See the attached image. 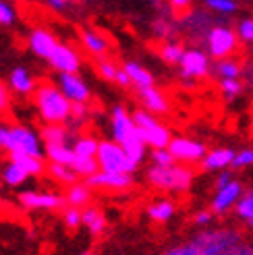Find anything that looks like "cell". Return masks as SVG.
Instances as JSON below:
<instances>
[{"label":"cell","mask_w":253,"mask_h":255,"mask_svg":"<svg viewBox=\"0 0 253 255\" xmlns=\"http://www.w3.org/2000/svg\"><path fill=\"white\" fill-rule=\"evenodd\" d=\"M243 233L231 226H218V228H199L189 241L179 245H172L162 255H222L226 249L241 243Z\"/></svg>","instance_id":"obj_1"},{"label":"cell","mask_w":253,"mask_h":255,"mask_svg":"<svg viewBox=\"0 0 253 255\" xmlns=\"http://www.w3.org/2000/svg\"><path fill=\"white\" fill-rule=\"evenodd\" d=\"M33 102L44 125H65L67 121H71L73 102L65 96L60 85L52 81L40 83L33 92Z\"/></svg>","instance_id":"obj_2"},{"label":"cell","mask_w":253,"mask_h":255,"mask_svg":"<svg viewBox=\"0 0 253 255\" xmlns=\"http://www.w3.org/2000/svg\"><path fill=\"white\" fill-rule=\"evenodd\" d=\"M147 183L158 189L164 191V193H185V191L191 189L195 172L187 166V164H172V166H151L145 172Z\"/></svg>","instance_id":"obj_3"},{"label":"cell","mask_w":253,"mask_h":255,"mask_svg":"<svg viewBox=\"0 0 253 255\" xmlns=\"http://www.w3.org/2000/svg\"><path fill=\"white\" fill-rule=\"evenodd\" d=\"M133 114V121L137 125L139 133H141L143 141L147 147L151 149H160V147H168L172 141V133L166 125H162L158 121L156 114H151L145 108H137L131 112Z\"/></svg>","instance_id":"obj_4"},{"label":"cell","mask_w":253,"mask_h":255,"mask_svg":"<svg viewBox=\"0 0 253 255\" xmlns=\"http://www.w3.org/2000/svg\"><path fill=\"white\" fill-rule=\"evenodd\" d=\"M239 44H241V40H239L235 27H231V25H214L204 40L206 52L214 60L235 56L239 50Z\"/></svg>","instance_id":"obj_5"},{"label":"cell","mask_w":253,"mask_h":255,"mask_svg":"<svg viewBox=\"0 0 253 255\" xmlns=\"http://www.w3.org/2000/svg\"><path fill=\"white\" fill-rule=\"evenodd\" d=\"M96 160L100 164V170H106V172L135 174V170L139 168L137 164L126 156L123 145L117 143L115 139H102V141H100V149H98Z\"/></svg>","instance_id":"obj_6"},{"label":"cell","mask_w":253,"mask_h":255,"mask_svg":"<svg viewBox=\"0 0 253 255\" xmlns=\"http://www.w3.org/2000/svg\"><path fill=\"white\" fill-rule=\"evenodd\" d=\"M8 154H27L35 158L46 156V145L40 133H35L31 127L25 125H10V149Z\"/></svg>","instance_id":"obj_7"},{"label":"cell","mask_w":253,"mask_h":255,"mask_svg":"<svg viewBox=\"0 0 253 255\" xmlns=\"http://www.w3.org/2000/svg\"><path fill=\"white\" fill-rule=\"evenodd\" d=\"M179 75L187 83L206 79L208 75H212V56L206 52V50H201L199 46L187 48L185 56L179 65Z\"/></svg>","instance_id":"obj_8"},{"label":"cell","mask_w":253,"mask_h":255,"mask_svg":"<svg viewBox=\"0 0 253 255\" xmlns=\"http://www.w3.org/2000/svg\"><path fill=\"white\" fill-rule=\"evenodd\" d=\"M19 206L23 210H40V212H54V210H65L67 208V199L65 195L56 193V191H21L19 197Z\"/></svg>","instance_id":"obj_9"},{"label":"cell","mask_w":253,"mask_h":255,"mask_svg":"<svg viewBox=\"0 0 253 255\" xmlns=\"http://www.w3.org/2000/svg\"><path fill=\"white\" fill-rule=\"evenodd\" d=\"M170 154L174 156V160L179 164H197L206 158L208 154V147L204 141H197V139L191 137H172V141L168 145Z\"/></svg>","instance_id":"obj_10"},{"label":"cell","mask_w":253,"mask_h":255,"mask_svg":"<svg viewBox=\"0 0 253 255\" xmlns=\"http://www.w3.org/2000/svg\"><path fill=\"white\" fill-rule=\"evenodd\" d=\"M110 133H112V139L121 145L126 141V139H131L133 135L139 133L137 125L133 121V114L123 104H117L110 112Z\"/></svg>","instance_id":"obj_11"},{"label":"cell","mask_w":253,"mask_h":255,"mask_svg":"<svg viewBox=\"0 0 253 255\" xmlns=\"http://www.w3.org/2000/svg\"><path fill=\"white\" fill-rule=\"evenodd\" d=\"M245 189H243V183L241 181H231L226 187L222 189H216V193L212 197V203H210V210L216 214V216H224L229 214L231 210H235V206L239 203V199L243 197Z\"/></svg>","instance_id":"obj_12"},{"label":"cell","mask_w":253,"mask_h":255,"mask_svg":"<svg viewBox=\"0 0 253 255\" xmlns=\"http://www.w3.org/2000/svg\"><path fill=\"white\" fill-rule=\"evenodd\" d=\"M85 183L92 189H104V191H126L135 185L133 174L126 172H106V170H98L90 178H85Z\"/></svg>","instance_id":"obj_13"},{"label":"cell","mask_w":253,"mask_h":255,"mask_svg":"<svg viewBox=\"0 0 253 255\" xmlns=\"http://www.w3.org/2000/svg\"><path fill=\"white\" fill-rule=\"evenodd\" d=\"M58 85L73 104H87L92 98L90 85L79 73H58Z\"/></svg>","instance_id":"obj_14"},{"label":"cell","mask_w":253,"mask_h":255,"mask_svg":"<svg viewBox=\"0 0 253 255\" xmlns=\"http://www.w3.org/2000/svg\"><path fill=\"white\" fill-rule=\"evenodd\" d=\"M27 44H29V50L37 56V58H44V60H50V56L54 54L56 46L60 44L56 40V35L46 29V27H33L29 31V37H27Z\"/></svg>","instance_id":"obj_15"},{"label":"cell","mask_w":253,"mask_h":255,"mask_svg":"<svg viewBox=\"0 0 253 255\" xmlns=\"http://www.w3.org/2000/svg\"><path fill=\"white\" fill-rule=\"evenodd\" d=\"M50 67L58 73H79L81 69V54L69 44H58L54 54L50 56Z\"/></svg>","instance_id":"obj_16"},{"label":"cell","mask_w":253,"mask_h":255,"mask_svg":"<svg viewBox=\"0 0 253 255\" xmlns=\"http://www.w3.org/2000/svg\"><path fill=\"white\" fill-rule=\"evenodd\" d=\"M183 29L189 33V37H193V40H206L208 31L214 27V21H212V15L206 10H191L183 15Z\"/></svg>","instance_id":"obj_17"},{"label":"cell","mask_w":253,"mask_h":255,"mask_svg":"<svg viewBox=\"0 0 253 255\" xmlns=\"http://www.w3.org/2000/svg\"><path fill=\"white\" fill-rule=\"evenodd\" d=\"M137 96H139V102H141V108L149 110L151 114L156 117H164V114L170 112V100L168 96L158 89L156 85L154 87H145V89H137Z\"/></svg>","instance_id":"obj_18"},{"label":"cell","mask_w":253,"mask_h":255,"mask_svg":"<svg viewBox=\"0 0 253 255\" xmlns=\"http://www.w3.org/2000/svg\"><path fill=\"white\" fill-rule=\"evenodd\" d=\"M237 151L233 147H214L210 149L206 158L201 160V170L206 172H220L226 168H233V162H235Z\"/></svg>","instance_id":"obj_19"},{"label":"cell","mask_w":253,"mask_h":255,"mask_svg":"<svg viewBox=\"0 0 253 255\" xmlns=\"http://www.w3.org/2000/svg\"><path fill=\"white\" fill-rule=\"evenodd\" d=\"M8 87L17 96H31L37 89V81L27 67H15L8 75Z\"/></svg>","instance_id":"obj_20"},{"label":"cell","mask_w":253,"mask_h":255,"mask_svg":"<svg viewBox=\"0 0 253 255\" xmlns=\"http://www.w3.org/2000/svg\"><path fill=\"white\" fill-rule=\"evenodd\" d=\"M81 44L83 48L90 52L92 56L96 58H104L108 54V50H110V42H108V37L104 33H100L96 29H81Z\"/></svg>","instance_id":"obj_21"},{"label":"cell","mask_w":253,"mask_h":255,"mask_svg":"<svg viewBox=\"0 0 253 255\" xmlns=\"http://www.w3.org/2000/svg\"><path fill=\"white\" fill-rule=\"evenodd\" d=\"M147 218L151 222H156V224H166L174 218V214H176V203L172 199H166V197H162V199H156V201H151L149 206H147Z\"/></svg>","instance_id":"obj_22"},{"label":"cell","mask_w":253,"mask_h":255,"mask_svg":"<svg viewBox=\"0 0 253 255\" xmlns=\"http://www.w3.org/2000/svg\"><path fill=\"white\" fill-rule=\"evenodd\" d=\"M123 69L129 73V77H131V83L135 89H145V87H154V75L149 73V69H145L141 62H137V60H126L123 62Z\"/></svg>","instance_id":"obj_23"},{"label":"cell","mask_w":253,"mask_h":255,"mask_svg":"<svg viewBox=\"0 0 253 255\" xmlns=\"http://www.w3.org/2000/svg\"><path fill=\"white\" fill-rule=\"evenodd\" d=\"M212 75H216L218 81L220 79H243V62L235 56L216 60L212 65Z\"/></svg>","instance_id":"obj_24"},{"label":"cell","mask_w":253,"mask_h":255,"mask_svg":"<svg viewBox=\"0 0 253 255\" xmlns=\"http://www.w3.org/2000/svg\"><path fill=\"white\" fill-rule=\"evenodd\" d=\"M65 199H67V206H73V208H87L90 206V201H92V187L87 185L85 181L83 183H73L67 187L65 191Z\"/></svg>","instance_id":"obj_25"},{"label":"cell","mask_w":253,"mask_h":255,"mask_svg":"<svg viewBox=\"0 0 253 255\" xmlns=\"http://www.w3.org/2000/svg\"><path fill=\"white\" fill-rule=\"evenodd\" d=\"M83 226L87 228V233H90L92 237H102L106 226H108L104 212L100 208H96V206L83 208Z\"/></svg>","instance_id":"obj_26"},{"label":"cell","mask_w":253,"mask_h":255,"mask_svg":"<svg viewBox=\"0 0 253 255\" xmlns=\"http://www.w3.org/2000/svg\"><path fill=\"white\" fill-rule=\"evenodd\" d=\"M46 158L54 164L73 166V162L77 160V154H75L71 143H52V145H46Z\"/></svg>","instance_id":"obj_27"},{"label":"cell","mask_w":253,"mask_h":255,"mask_svg":"<svg viewBox=\"0 0 253 255\" xmlns=\"http://www.w3.org/2000/svg\"><path fill=\"white\" fill-rule=\"evenodd\" d=\"M40 137L44 145H52V143H69L73 133L65 125H44L40 129Z\"/></svg>","instance_id":"obj_28"},{"label":"cell","mask_w":253,"mask_h":255,"mask_svg":"<svg viewBox=\"0 0 253 255\" xmlns=\"http://www.w3.org/2000/svg\"><path fill=\"white\" fill-rule=\"evenodd\" d=\"M185 46L181 42H176V40H168V42H164L160 48H158V56L166 62V65H176L179 67L181 65V60L185 56Z\"/></svg>","instance_id":"obj_29"},{"label":"cell","mask_w":253,"mask_h":255,"mask_svg":"<svg viewBox=\"0 0 253 255\" xmlns=\"http://www.w3.org/2000/svg\"><path fill=\"white\" fill-rule=\"evenodd\" d=\"M8 160L19 164L29 176H40L46 170L44 158H35V156H27V154H8Z\"/></svg>","instance_id":"obj_30"},{"label":"cell","mask_w":253,"mask_h":255,"mask_svg":"<svg viewBox=\"0 0 253 255\" xmlns=\"http://www.w3.org/2000/svg\"><path fill=\"white\" fill-rule=\"evenodd\" d=\"M73 149L75 154L81 158H96L98 149H100V139H96L94 135H79L73 139Z\"/></svg>","instance_id":"obj_31"},{"label":"cell","mask_w":253,"mask_h":255,"mask_svg":"<svg viewBox=\"0 0 253 255\" xmlns=\"http://www.w3.org/2000/svg\"><path fill=\"white\" fill-rule=\"evenodd\" d=\"M0 178H2V183L6 185V187H12V189H17V187H21L25 181L29 178V174L25 172L19 164H15V162H6L4 164V168H2V172H0Z\"/></svg>","instance_id":"obj_32"},{"label":"cell","mask_w":253,"mask_h":255,"mask_svg":"<svg viewBox=\"0 0 253 255\" xmlns=\"http://www.w3.org/2000/svg\"><path fill=\"white\" fill-rule=\"evenodd\" d=\"M48 172H50V176H52L56 183L67 185V187L73 185V183H77V178H79V174L75 172L71 166H65V164H54V162H50Z\"/></svg>","instance_id":"obj_33"},{"label":"cell","mask_w":253,"mask_h":255,"mask_svg":"<svg viewBox=\"0 0 253 255\" xmlns=\"http://www.w3.org/2000/svg\"><path fill=\"white\" fill-rule=\"evenodd\" d=\"M218 87H220V94L226 102H233L237 100L239 96L243 94L245 89V81L243 79H220L218 81Z\"/></svg>","instance_id":"obj_34"},{"label":"cell","mask_w":253,"mask_h":255,"mask_svg":"<svg viewBox=\"0 0 253 255\" xmlns=\"http://www.w3.org/2000/svg\"><path fill=\"white\" fill-rule=\"evenodd\" d=\"M235 214L239 220H243L247 226L253 222V189L243 193V197L239 199V203L235 206Z\"/></svg>","instance_id":"obj_35"},{"label":"cell","mask_w":253,"mask_h":255,"mask_svg":"<svg viewBox=\"0 0 253 255\" xmlns=\"http://www.w3.org/2000/svg\"><path fill=\"white\" fill-rule=\"evenodd\" d=\"M204 4L208 10L216 12V15H222V17H231L239 10L237 0H204Z\"/></svg>","instance_id":"obj_36"},{"label":"cell","mask_w":253,"mask_h":255,"mask_svg":"<svg viewBox=\"0 0 253 255\" xmlns=\"http://www.w3.org/2000/svg\"><path fill=\"white\" fill-rule=\"evenodd\" d=\"M96 69L100 73V77H102L104 81H110V83H117V75L121 71V67L117 65L112 58H98L96 60Z\"/></svg>","instance_id":"obj_37"},{"label":"cell","mask_w":253,"mask_h":255,"mask_svg":"<svg viewBox=\"0 0 253 255\" xmlns=\"http://www.w3.org/2000/svg\"><path fill=\"white\" fill-rule=\"evenodd\" d=\"M71 168L77 172L79 176L90 178L92 174H96V172L100 170V164H98L96 158H81V156H77V160L73 162V166H71Z\"/></svg>","instance_id":"obj_38"},{"label":"cell","mask_w":253,"mask_h":255,"mask_svg":"<svg viewBox=\"0 0 253 255\" xmlns=\"http://www.w3.org/2000/svg\"><path fill=\"white\" fill-rule=\"evenodd\" d=\"M62 224H65L69 231H77L79 226H83V210L67 206L62 210Z\"/></svg>","instance_id":"obj_39"},{"label":"cell","mask_w":253,"mask_h":255,"mask_svg":"<svg viewBox=\"0 0 253 255\" xmlns=\"http://www.w3.org/2000/svg\"><path fill=\"white\" fill-rule=\"evenodd\" d=\"M235 31L239 35V40L243 44H251L253 46V17H243L239 19L235 25Z\"/></svg>","instance_id":"obj_40"},{"label":"cell","mask_w":253,"mask_h":255,"mask_svg":"<svg viewBox=\"0 0 253 255\" xmlns=\"http://www.w3.org/2000/svg\"><path fill=\"white\" fill-rule=\"evenodd\" d=\"M151 164L154 166H172V164H176L174 156L170 154V149L168 147H160V149H151Z\"/></svg>","instance_id":"obj_41"},{"label":"cell","mask_w":253,"mask_h":255,"mask_svg":"<svg viewBox=\"0 0 253 255\" xmlns=\"http://www.w3.org/2000/svg\"><path fill=\"white\" fill-rule=\"evenodd\" d=\"M17 21V10L10 4V0H0V25L8 27Z\"/></svg>","instance_id":"obj_42"},{"label":"cell","mask_w":253,"mask_h":255,"mask_svg":"<svg viewBox=\"0 0 253 255\" xmlns=\"http://www.w3.org/2000/svg\"><path fill=\"white\" fill-rule=\"evenodd\" d=\"M253 166V147H245L241 151H237L235 162H233V168L235 170H241V168H249Z\"/></svg>","instance_id":"obj_43"},{"label":"cell","mask_w":253,"mask_h":255,"mask_svg":"<svg viewBox=\"0 0 253 255\" xmlns=\"http://www.w3.org/2000/svg\"><path fill=\"white\" fill-rule=\"evenodd\" d=\"M214 218H216V214H214L212 210H199V212L193 214V224L197 228H208L214 222Z\"/></svg>","instance_id":"obj_44"},{"label":"cell","mask_w":253,"mask_h":255,"mask_svg":"<svg viewBox=\"0 0 253 255\" xmlns=\"http://www.w3.org/2000/svg\"><path fill=\"white\" fill-rule=\"evenodd\" d=\"M222 255H253V241H241V243L233 245L231 249H226Z\"/></svg>","instance_id":"obj_45"},{"label":"cell","mask_w":253,"mask_h":255,"mask_svg":"<svg viewBox=\"0 0 253 255\" xmlns=\"http://www.w3.org/2000/svg\"><path fill=\"white\" fill-rule=\"evenodd\" d=\"M154 31H156L158 37H170L174 33V27H172V25L166 19H158L154 23Z\"/></svg>","instance_id":"obj_46"},{"label":"cell","mask_w":253,"mask_h":255,"mask_svg":"<svg viewBox=\"0 0 253 255\" xmlns=\"http://www.w3.org/2000/svg\"><path fill=\"white\" fill-rule=\"evenodd\" d=\"M231 181H235V174H233V170H220L218 174H216V178H214V189H222V187H226Z\"/></svg>","instance_id":"obj_47"},{"label":"cell","mask_w":253,"mask_h":255,"mask_svg":"<svg viewBox=\"0 0 253 255\" xmlns=\"http://www.w3.org/2000/svg\"><path fill=\"white\" fill-rule=\"evenodd\" d=\"M0 149H10V125L0 123Z\"/></svg>","instance_id":"obj_48"},{"label":"cell","mask_w":253,"mask_h":255,"mask_svg":"<svg viewBox=\"0 0 253 255\" xmlns=\"http://www.w3.org/2000/svg\"><path fill=\"white\" fill-rule=\"evenodd\" d=\"M87 114H90V110H87V104H73V110H71V119L73 121H85L87 119Z\"/></svg>","instance_id":"obj_49"},{"label":"cell","mask_w":253,"mask_h":255,"mask_svg":"<svg viewBox=\"0 0 253 255\" xmlns=\"http://www.w3.org/2000/svg\"><path fill=\"white\" fill-rule=\"evenodd\" d=\"M10 106V87L0 85V112H6Z\"/></svg>","instance_id":"obj_50"},{"label":"cell","mask_w":253,"mask_h":255,"mask_svg":"<svg viewBox=\"0 0 253 255\" xmlns=\"http://www.w3.org/2000/svg\"><path fill=\"white\" fill-rule=\"evenodd\" d=\"M117 85L123 87V89H126V87H131V85H133V83H131V77H129V73L123 69V65H121V71H119V75H117Z\"/></svg>","instance_id":"obj_51"},{"label":"cell","mask_w":253,"mask_h":255,"mask_svg":"<svg viewBox=\"0 0 253 255\" xmlns=\"http://www.w3.org/2000/svg\"><path fill=\"white\" fill-rule=\"evenodd\" d=\"M73 0H46V4L52 8V10H65Z\"/></svg>","instance_id":"obj_52"},{"label":"cell","mask_w":253,"mask_h":255,"mask_svg":"<svg viewBox=\"0 0 253 255\" xmlns=\"http://www.w3.org/2000/svg\"><path fill=\"white\" fill-rule=\"evenodd\" d=\"M193 0H168V4L172 10H187L189 6H191Z\"/></svg>","instance_id":"obj_53"},{"label":"cell","mask_w":253,"mask_h":255,"mask_svg":"<svg viewBox=\"0 0 253 255\" xmlns=\"http://www.w3.org/2000/svg\"><path fill=\"white\" fill-rule=\"evenodd\" d=\"M81 255H96V253H94V251H83Z\"/></svg>","instance_id":"obj_54"},{"label":"cell","mask_w":253,"mask_h":255,"mask_svg":"<svg viewBox=\"0 0 253 255\" xmlns=\"http://www.w3.org/2000/svg\"><path fill=\"white\" fill-rule=\"evenodd\" d=\"M249 228H253V222H251V224H249Z\"/></svg>","instance_id":"obj_55"},{"label":"cell","mask_w":253,"mask_h":255,"mask_svg":"<svg viewBox=\"0 0 253 255\" xmlns=\"http://www.w3.org/2000/svg\"><path fill=\"white\" fill-rule=\"evenodd\" d=\"M0 85H2V83H0Z\"/></svg>","instance_id":"obj_56"}]
</instances>
